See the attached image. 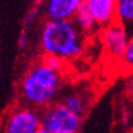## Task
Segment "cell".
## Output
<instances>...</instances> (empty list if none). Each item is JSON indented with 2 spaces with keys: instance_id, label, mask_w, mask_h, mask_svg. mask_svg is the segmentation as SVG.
Segmentation results:
<instances>
[{
  "instance_id": "1",
  "label": "cell",
  "mask_w": 133,
  "mask_h": 133,
  "mask_svg": "<svg viewBox=\"0 0 133 133\" xmlns=\"http://www.w3.org/2000/svg\"><path fill=\"white\" fill-rule=\"evenodd\" d=\"M62 69L49 65L44 56L31 65L20 82V97L26 105L43 110L61 97Z\"/></svg>"
},
{
  "instance_id": "2",
  "label": "cell",
  "mask_w": 133,
  "mask_h": 133,
  "mask_svg": "<svg viewBox=\"0 0 133 133\" xmlns=\"http://www.w3.org/2000/svg\"><path fill=\"white\" fill-rule=\"evenodd\" d=\"M84 33L73 20H48L39 31V48L44 56L73 60L84 50Z\"/></svg>"
},
{
  "instance_id": "3",
  "label": "cell",
  "mask_w": 133,
  "mask_h": 133,
  "mask_svg": "<svg viewBox=\"0 0 133 133\" xmlns=\"http://www.w3.org/2000/svg\"><path fill=\"white\" fill-rule=\"evenodd\" d=\"M42 128L54 133H78L82 126V116L55 101L41 111Z\"/></svg>"
},
{
  "instance_id": "4",
  "label": "cell",
  "mask_w": 133,
  "mask_h": 133,
  "mask_svg": "<svg viewBox=\"0 0 133 133\" xmlns=\"http://www.w3.org/2000/svg\"><path fill=\"white\" fill-rule=\"evenodd\" d=\"M41 128L39 110L26 104L12 109L4 123V133H38Z\"/></svg>"
},
{
  "instance_id": "5",
  "label": "cell",
  "mask_w": 133,
  "mask_h": 133,
  "mask_svg": "<svg viewBox=\"0 0 133 133\" xmlns=\"http://www.w3.org/2000/svg\"><path fill=\"white\" fill-rule=\"evenodd\" d=\"M131 36L128 34L127 27L118 21L103 27L101 42L106 54L114 59H122L128 45Z\"/></svg>"
},
{
  "instance_id": "6",
  "label": "cell",
  "mask_w": 133,
  "mask_h": 133,
  "mask_svg": "<svg viewBox=\"0 0 133 133\" xmlns=\"http://www.w3.org/2000/svg\"><path fill=\"white\" fill-rule=\"evenodd\" d=\"M83 4L93 15L99 28L117 21L116 0H84Z\"/></svg>"
},
{
  "instance_id": "7",
  "label": "cell",
  "mask_w": 133,
  "mask_h": 133,
  "mask_svg": "<svg viewBox=\"0 0 133 133\" xmlns=\"http://www.w3.org/2000/svg\"><path fill=\"white\" fill-rule=\"evenodd\" d=\"M84 0H46L45 15L50 20H72Z\"/></svg>"
},
{
  "instance_id": "8",
  "label": "cell",
  "mask_w": 133,
  "mask_h": 133,
  "mask_svg": "<svg viewBox=\"0 0 133 133\" xmlns=\"http://www.w3.org/2000/svg\"><path fill=\"white\" fill-rule=\"evenodd\" d=\"M60 103L69 108L71 111L83 116L88 109V98L83 92L79 90H69L61 95Z\"/></svg>"
},
{
  "instance_id": "9",
  "label": "cell",
  "mask_w": 133,
  "mask_h": 133,
  "mask_svg": "<svg viewBox=\"0 0 133 133\" xmlns=\"http://www.w3.org/2000/svg\"><path fill=\"white\" fill-rule=\"evenodd\" d=\"M72 20L77 24V27L84 34H92L97 31V28H99V26L97 24L93 15L89 12L88 9L85 8L84 4L78 9V11L76 12V15Z\"/></svg>"
},
{
  "instance_id": "10",
  "label": "cell",
  "mask_w": 133,
  "mask_h": 133,
  "mask_svg": "<svg viewBox=\"0 0 133 133\" xmlns=\"http://www.w3.org/2000/svg\"><path fill=\"white\" fill-rule=\"evenodd\" d=\"M116 15L126 27L133 26V0H116Z\"/></svg>"
},
{
  "instance_id": "11",
  "label": "cell",
  "mask_w": 133,
  "mask_h": 133,
  "mask_svg": "<svg viewBox=\"0 0 133 133\" xmlns=\"http://www.w3.org/2000/svg\"><path fill=\"white\" fill-rule=\"evenodd\" d=\"M121 60L126 69L131 71V72H133V36H131V38H129L128 45L126 48V51Z\"/></svg>"
},
{
  "instance_id": "12",
  "label": "cell",
  "mask_w": 133,
  "mask_h": 133,
  "mask_svg": "<svg viewBox=\"0 0 133 133\" xmlns=\"http://www.w3.org/2000/svg\"><path fill=\"white\" fill-rule=\"evenodd\" d=\"M38 12H39V10L37 8H33V9H31V10L27 11L26 17H24V24H26L27 27L32 26V24L36 22L37 17H38Z\"/></svg>"
},
{
  "instance_id": "13",
  "label": "cell",
  "mask_w": 133,
  "mask_h": 133,
  "mask_svg": "<svg viewBox=\"0 0 133 133\" xmlns=\"http://www.w3.org/2000/svg\"><path fill=\"white\" fill-rule=\"evenodd\" d=\"M29 43V37H28V32L27 31H22L20 36V41H18V44L22 49H27Z\"/></svg>"
},
{
  "instance_id": "14",
  "label": "cell",
  "mask_w": 133,
  "mask_h": 133,
  "mask_svg": "<svg viewBox=\"0 0 133 133\" xmlns=\"http://www.w3.org/2000/svg\"><path fill=\"white\" fill-rule=\"evenodd\" d=\"M126 92L128 93L129 97L133 98V72H131L126 79Z\"/></svg>"
},
{
  "instance_id": "15",
  "label": "cell",
  "mask_w": 133,
  "mask_h": 133,
  "mask_svg": "<svg viewBox=\"0 0 133 133\" xmlns=\"http://www.w3.org/2000/svg\"><path fill=\"white\" fill-rule=\"evenodd\" d=\"M46 0H32V3L34 5H41V4H44Z\"/></svg>"
},
{
  "instance_id": "16",
  "label": "cell",
  "mask_w": 133,
  "mask_h": 133,
  "mask_svg": "<svg viewBox=\"0 0 133 133\" xmlns=\"http://www.w3.org/2000/svg\"><path fill=\"white\" fill-rule=\"evenodd\" d=\"M38 133H54V132H50V131H48V129H45V128H41V131Z\"/></svg>"
}]
</instances>
